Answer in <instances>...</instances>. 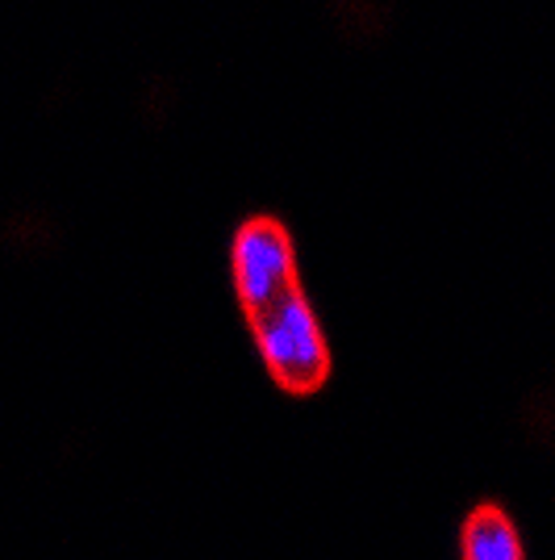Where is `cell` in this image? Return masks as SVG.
I'll return each instance as SVG.
<instances>
[{"label": "cell", "instance_id": "obj_1", "mask_svg": "<svg viewBox=\"0 0 555 560\" xmlns=\"http://www.w3.org/2000/svg\"><path fill=\"white\" fill-rule=\"evenodd\" d=\"M255 330V343H259V355L263 364L272 369L284 389L293 394H309L326 381V339L322 327L314 318V310L305 302L302 284L284 289L276 302H268L263 310L247 314Z\"/></svg>", "mask_w": 555, "mask_h": 560}, {"label": "cell", "instance_id": "obj_3", "mask_svg": "<svg viewBox=\"0 0 555 560\" xmlns=\"http://www.w3.org/2000/svg\"><path fill=\"white\" fill-rule=\"evenodd\" d=\"M463 560H522L518 536L501 511H476L463 527Z\"/></svg>", "mask_w": 555, "mask_h": 560}, {"label": "cell", "instance_id": "obj_2", "mask_svg": "<svg viewBox=\"0 0 555 560\" xmlns=\"http://www.w3.org/2000/svg\"><path fill=\"white\" fill-rule=\"evenodd\" d=\"M302 284L297 264H293V243L280 222L272 218H251L238 238H234V289L247 314L276 302L284 289Z\"/></svg>", "mask_w": 555, "mask_h": 560}]
</instances>
